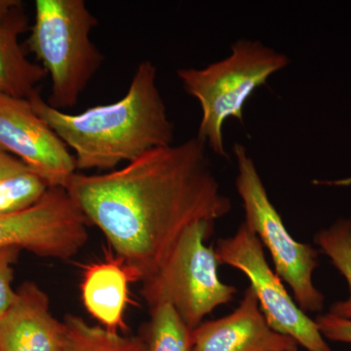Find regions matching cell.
Segmentation results:
<instances>
[{
  "label": "cell",
  "mask_w": 351,
  "mask_h": 351,
  "mask_svg": "<svg viewBox=\"0 0 351 351\" xmlns=\"http://www.w3.org/2000/svg\"><path fill=\"white\" fill-rule=\"evenodd\" d=\"M69 195L105 235L132 281L151 278L186 228L232 210L195 137L147 152L120 169L71 178Z\"/></svg>",
  "instance_id": "6da1fadb"
},
{
  "label": "cell",
  "mask_w": 351,
  "mask_h": 351,
  "mask_svg": "<svg viewBox=\"0 0 351 351\" xmlns=\"http://www.w3.org/2000/svg\"><path fill=\"white\" fill-rule=\"evenodd\" d=\"M32 108L75 152L76 169L114 170L154 149L174 145L175 128L151 61L138 64L127 93L108 105L68 113L51 107L39 92Z\"/></svg>",
  "instance_id": "7a4b0ae2"
},
{
  "label": "cell",
  "mask_w": 351,
  "mask_h": 351,
  "mask_svg": "<svg viewBox=\"0 0 351 351\" xmlns=\"http://www.w3.org/2000/svg\"><path fill=\"white\" fill-rule=\"evenodd\" d=\"M287 55L258 40L239 39L230 54L202 69H180L177 75L184 91L199 103L201 120L196 137L217 156L228 157L223 124L228 119L243 123L244 106L270 76L287 68Z\"/></svg>",
  "instance_id": "3957f363"
},
{
  "label": "cell",
  "mask_w": 351,
  "mask_h": 351,
  "mask_svg": "<svg viewBox=\"0 0 351 351\" xmlns=\"http://www.w3.org/2000/svg\"><path fill=\"white\" fill-rule=\"evenodd\" d=\"M34 7L27 47L50 75L47 103L64 112L78 103L103 64L90 38L99 21L83 0H36Z\"/></svg>",
  "instance_id": "277c9868"
},
{
  "label": "cell",
  "mask_w": 351,
  "mask_h": 351,
  "mask_svg": "<svg viewBox=\"0 0 351 351\" xmlns=\"http://www.w3.org/2000/svg\"><path fill=\"white\" fill-rule=\"evenodd\" d=\"M215 221H199L184 230L165 262L143 282L141 294L147 306L167 302L191 330L217 307L230 304L237 289L221 282L213 247L205 240L213 233Z\"/></svg>",
  "instance_id": "5b68a950"
},
{
  "label": "cell",
  "mask_w": 351,
  "mask_h": 351,
  "mask_svg": "<svg viewBox=\"0 0 351 351\" xmlns=\"http://www.w3.org/2000/svg\"><path fill=\"white\" fill-rule=\"evenodd\" d=\"M233 152L239 170L235 188L243 204L244 223L269 250L276 274L292 289L300 308L304 313L322 311L324 295L313 279L314 270L319 265L318 251L291 237L245 145L237 143Z\"/></svg>",
  "instance_id": "8992f818"
},
{
  "label": "cell",
  "mask_w": 351,
  "mask_h": 351,
  "mask_svg": "<svg viewBox=\"0 0 351 351\" xmlns=\"http://www.w3.org/2000/svg\"><path fill=\"white\" fill-rule=\"evenodd\" d=\"M215 253L219 265H228L248 278L269 326L295 339L308 351H331L315 320L298 306L282 279L272 270L257 234L245 223L234 235L217 240Z\"/></svg>",
  "instance_id": "52a82bcc"
},
{
  "label": "cell",
  "mask_w": 351,
  "mask_h": 351,
  "mask_svg": "<svg viewBox=\"0 0 351 351\" xmlns=\"http://www.w3.org/2000/svg\"><path fill=\"white\" fill-rule=\"evenodd\" d=\"M88 223L66 189L50 188L43 199L29 209L0 215V249L27 250L38 257L69 260L87 243Z\"/></svg>",
  "instance_id": "ba28073f"
},
{
  "label": "cell",
  "mask_w": 351,
  "mask_h": 351,
  "mask_svg": "<svg viewBox=\"0 0 351 351\" xmlns=\"http://www.w3.org/2000/svg\"><path fill=\"white\" fill-rule=\"evenodd\" d=\"M0 149L25 163L51 188L66 189L77 170L73 154L29 99L0 93Z\"/></svg>",
  "instance_id": "9c48e42d"
},
{
  "label": "cell",
  "mask_w": 351,
  "mask_h": 351,
  "mask_svg": "<svg viewBox=\"0 0 351 351\" xmlns=\"http://www.w3.org/2000/svg\"><path fill=\"white\" fill-rule=\"evenodd\" d=\"M299 346L269 326L251 287L232 313L203 321L193 331V351H299Z\"/></svg>",
  "instance_id": "30bf717a"
},
{
  "label": "cell",
  "mask_w": 351,
  "mask_h": 351,
  "mask_svg": "<svg viewBox=\"0 0 351 351\" xmlns=\"http://www.w3.org/2000/svg\"><path fill=\"white\" fill-rule=\"evenodd\" d=\"M66 338V325L51 313L47 294L25 281L0 317V351H63Z\"/></svg>",
  "instance_id": "8fae6325"
},
{
  "label": "cell",
  "mask_w": 351,
  "mask_h": 351,
  "mask_svg": "<svg viewBox=\"0 0 351 351\" xmlns=\"http://www.w3.org/2000/svg\"><path fill=\"white\" fill-rule=\"evenodd\" d=\"M130 274L119 260L90 265L83 276L82 297L88 313L101 326L119 332L125 328Z\"/></svg>",
  "instance_id": "7c38bea8"
},
{
  "label": "cell",
  "mask_w": 351,
  "mask_h": 351,
  "mask_svg": "<svg viewBox=\"0 0 351 351\" xmlns=\"http://www.w3.org/2000/svg\"><path fill=\"white\" fill-rule=\"evenodd\" d=\"M29 29L22 5L0 20V93L29 99L38 93L45 69L32 63L21 47L19 36Z\"/></svg>",
  "instance_id": "4fadbf2b"
},
{
  "label": "cell",
  "mask_w": 351,
  "mask_h": 351,
  "mask_svg": "<svg viewBox=\"0 0 351 351\" xmlns=\"http://www.w3.org/2000/svg\"><path fill=\"white\" fill-rule=\"evenodd\" d=\"M64 323L66 338L63 351H145L142 337L123 336L90 324L75 314H66Z\"/></svg>",
  "instance_id": "5bb4252c"
},
{
  "label": "cell",
  "mask_w": 351,
  "mask_h": 351,
  "mask_svg": "<svg viewBox=\"0 0 351 351\" xmlns=\"http://www.w3.org/2000/svg\"><path fill=\"white\" fill-rule=\"evenodd\" d=\"M149 307L151 319L142 337L145 351H193V330L175 307L167 302Z\"/></svg>",
  "instance_id": "9a60e30c"
},
{
  "label": "cell",
  "mask_w": 351,
  "mask_h": 351,
  "mask_svg": "<svg viewBox=\"0 0 351 351\" xmlns=\"http://www.w3.org/2000/svg\"><path fill=\"white\" fill-rule=\"evenodd\" d=\"M314 241L345 277L350 288L348 299L334 302L328 313L351 319V219H339L329 228L319 230Z\"/></svg>",
  "instance_id": "2e32d148"
},
{
  "label": "cell",
  "mask_w": 351,
  "mask_h": 351,
  "mask_svg": "<svg viewBox=\"0 0 351 351\" xmlns=\"http://www.w3.org/2000/svg\"><path fill=\"white\" fill-rule=\"evenodd\" d=\"M51 186L32 169L0 180V215L18 213L39 202Z\"/></svg>",
  "instance_id": "e0dca14e"
},
{
  "label": "cell",
  "mask_w": 351,
  "mask_h": 351,
  "mask_svg": "<svg viewBox=\"0 0 351 351\" xmlns=\"http://www.w3.org/2000/svg\"><path fill=\"white\" fill-rule=\"evenodd\" d=\"M18 249H0V317L8 311L16 297L13 290L12 265L19 255Z\"/></svg>",
  "instance_id": "ac0fdd59"
},
{
  "label": "cell",
  "mask_w": 351,
  "mask_h": 351,
  "mask_svg": "<svg viewBox=\"0 0 351 351\" xmlns=\"http://www.w3.org/2000/svg\"><path fill=\"white\" fill-rule=\"evenodd\" d=\"M314 320L325 339L351 343V319L337 317L326 313L318 315Z\"/></svg>",
  "instance_id": "d6986e66"
},
{
  "label": "cell",
  "mask_w": 351,
  "mask_h": 351,
  "mask_svg": "<svg viewBox=\"0 0 351 351\" xmlns=\"http://www.w3.org/2000/svg\"><path fill=\"white\" fill-rule=\"evenodd\" d=\"M25 169H29V167L25 163L16 158L15 156L0 149V180L3 179L7 176Z\"/></svg>",
  "instance_id": "ffe728a7"
},
{
  "label": "cell",
  "mask_w": 351,
  "mask_h": 351,
  "mask_svg": "<svg viewBox=\"0 0 351 351\" xmlns=\"http://www.w3.org/2000/svg\"><path fill=\"white\" fill-rule=\"evenodd\" d=\"M22 2L18 0H0V20L5 19L11 13L22 5Z\"/></svg>",
  "instance_id": "44dd1931"
}]
</instances>
